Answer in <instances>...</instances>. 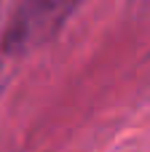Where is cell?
<instances>
[{
    "instance_id": "6da1fadb",
    "label": "cell",
    "mask_w": 150,
    "mask_h": 152,
    "mask_svg": "<svg viewBox=\"0 0 150 152\" xmlns=\"http://www.w3.org/2000/svg\"><path fill=\"white\" fill-rule=\"evenodd\" d=\"M81 3L83 0H19L0 37L3 53L21 56L51 43Z\"/></svg>"
}]
</instances>
